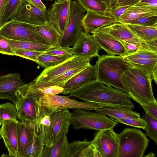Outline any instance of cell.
<instances>
[{
    "label": "cell",
    "instance_id": "1",
    "mask_svg": "<svg viewBox=\"0 0 157 157\" xmlns=\"http://www.w3.org/2000/svg\"><path fill=\"white\" fill-rule=\"evenodd\" d=\"M85 101L134 109L129 94L122 90L105 86L96 79L82 86L68 96Z\"/></svg>",
    "mask_w": 157,
    "mask_h": 157
},
{
    "label": "cell",
    "instance_id": "2",
    "mask_svg": "<svg viewBox=\"0 0 157 157\" xmlns=\"http://www.w3.org/2000/svg\"><path fill=\"white\" fill-rule=\"evenodd\" d=\"M120 80L131 98L140 105L155 99L151 85L152 79L140 70L129 67L121 74Z\"/></svg>",
    "mask_w": 157,
    "mask_h": 157
},
{
    "label": "cell",
    "instance_id": "3",
    "mask_svg": "<svg viewBox=\"0 0 157 157\" xmlns=\"http://www.w3.org/2000/svg\"><path fill=\"white\" fill-rule=\"evenodd\" d=\"M96 61V79L107 86L127 91L121 83L120 77L128 68L132 67L120 56L108 54L99 56Z\"/></svg>",
    "mask_w": 157,
    "mask_h": 157
},
{
    "label": "cell",
    "instance_id": "4",
    "mask_svg": "<svg viewBox=\"0 0 157 157\" xmlns=\"http://www.w3.org/2000/svg\"><path fill=\"white\" fill-rule=\"evenodd\" d=\"M116 157H142L149 141L141 130L125 128L119 134Z\"/></svg>",
    "mask_w": 157,
    "mask_h": 157
},
{
    "label": "cell",
    "instance_id": "5",
    "mask_svg": "<svg viewBox=\"0 0 157 157\" xmlns=\"http://www.w3.org/2000/svg\"><path fill=\"white\" fill-rule=\"evenodd\" d=\"M0 35L11 40L51 45L40 34L36 25L12 19L0 27Z\"/></svg>",
    "mask_w": 157,
    "mask_h": 157
},
{
    "label": "cell",
    "instance_id": "6",
    "mask_svg": "<svg viewBox=\"0 0 157 157\" xmlns=\"http://www.w3.org/2000/svg\"><path fill=\"white\" fill-rule=\"evenodd\" d=\"M71 124L75 130L87 129L99 131L113 128L118 124L100 113L81 109H75L71 113Z\"/></svg>",
    "mask_w": 157,
    "mask_h": 157
},
{
    "label": "cell",
    "instance_id": "7",
    "mask_svg": "<svg viewBox=\"0 0 157 157\" xmlns=\"http://www.w3.org/2000/svg\"><path fill=\"white\" fill-rule=\"evenodd\" d=\"M36 101L39 105L48 107L53 111L77 109L95 110L105 106H118L90 102L79 101L71 99L68 96H62L57 94H46L40 96L37 95Z\"/></svg>",
    "mask_w": 157,
    "mask_h": 157
},
{
    "label": "cell",
    "instance_id": "8",
    "mask_svg": "<svg viewBox=\"0 0 157 157\" xmlns=\"http://www.w3.org/2000/svg\"><path fill=\"white\" fill-rule=\"evenodd\" d=\"M122 57L132 67L140 70L157 84V51L140 49Z\"/></svg>",
    "mask_w": 157,
    "mask_h": 157
},
{
    "label": "cell",
    "instance_id": "9",
    "mask_svg": "<svg viewBox=\"0 0 157 157\" xmlns=\"http://www.w3.org/2000/svg\"><path fill=\"white\" fill-rule=\"evenodd\" d=\"M86 10L77 1H71L69 21L60 40V45L70 47L73 46L82 31V20Z\"/></svg>",
    "mask_w": 157,
    "mask_h": 157
},
{
    "label": "cell",
    "instance_id": "10",
    "mask_svg": "<svg viewBox=\"0 0 157 157\" xmlns=\"http://www.w3.org/2000/svg\"><path fill=\"white\" fill-rule=\"evenodd\" d=\"M90 59L73 56L65 61L54 66L44 69L32 82L36 87H41L47 82L62 75L69 69L82 65L90 64Z\"/></svg>",
    "mask_w": 157,
    "mask_h": 157
},
{
    "label": "cell",
    "instance_id": "11",
    "mask_svg": "<svg viewBox=\"0 0 157 157\" xmlns=\"http://www.w3.org/2000/svg\"><path fill=\"white\" fill-rule=\"evenodd\" d=\"M101 31L107 33L117 39L131 43L142 49L157 51V41L144 42L139 38L125 25L120 22L98 29L94 32Z\"/></svg>",
    "mask_w": 157,
    "mask_h": 157
},
{
    "label": "cell",
    "instance_id": "12",
    "mask_svg": "<svg viewBox=\"0 0 157 157\" xmlns=\"http://www.w3.org/2000/svg\"><path fill=\"white\" fill-rule=\"evenodd\" d=\"M53 111L48 107L40 106L37 103L36 118L34 126V133L48 147L53 145V138L52 124Z\"/></svg>",
    "mask_w": 157,
    "mask_h": 157
},
{
    "label": "cell",
    "instance_id": "13",
    "mask_svg": "<svg viewBox=\"0 0 157 157\" xmlns=\"http://www.w3.org/2000/svg\"><path fill=\"white\" fill-rule=\"evenodd\" d=\"M18 99L15 105L18 113L17 119L23 120L34 128L36 118L37 95L27 92L21 86L17 91Z\"/></svg>",
    "mask_w": 157,
    "mask_h": 157
},
{
    "label": "cell",
    "instance_id": "14",
    "mask_svg": "<svg viewBox=\"0 0 157 157\" xmlns=\"http://www.w3.org/2000/svg\"><path fill=\"white\" fill-rule=\"evenodd\" d=\"M91 141L100 157H116L119 141L113 128L98 131Z\"/></svg>",
    "mask_w": 157,
    "mask_h": 157
},
{
    "label": "cell",
    "instance_id": "15",
    "mask_svg": "<svg viewBox=\"0 0 157 157\" xmlns=\"http://www.w3.org/2000/svg\"><path fill=\"white\" fill-rule=\"evenodd\" d=\"M71 2V0H57L48 11L49 21L62 37L69 22Z\"/></svg>",
    "mask_w": 157,
    "mask_h": 157
},
{
    "label": "cell",
    "instance_id": "16",
    "mask_svg": "<svg viewBox=\"0 0 157 157\" xmlns=\"http://www.w3.org/2000/svg\"><path fill=\"white\" fill-rule=\"evenodd\" d=\"M12 19L35 25H43L49 21L48 11H43L25 0Z\"/></svg>",
    "mask_w": 157,
    "mask_h": 157
},
{
    "label": "cell",
    "instance_id": "17",
    "mask_svg": "<svg viewBox=\"0 0 157 157\" xmlns=\"http://www.w3.org/2000/svg\"><path fill=\"white\" fill-rule=\"evenodd\" d=\"M19 121L11 120L3 121L0 135L8 152V157H19L18 152Z\"/></svg>",
    "mask_w": 157,
    "mask_h": 157
},
{
    "label": "cell",
    "instance_id": "18",
    "mask_svg": "<svg viewBox=\"0 0 157 157\" xmlns=\"http://www.w3.org/2000/svg\"><path fill=\"white\" fill-rule=\"evenodd\" d=\"M71 49L73 56L89 59L98 57L102 49L92 35L83 31Z\"/></svg>",
    "mask_w": 157,
    "mask_h": 157
},
{
    "label": "cell",
    "instance_id": "19",
    "mask_svg": "<svg viewBox=\"0 0 157 157\" xmlns=\"http://www.w3.org/2000/svg\"><path fill=\"white\" fill-rule=\"evenodd\" d=\"M25 84L19 73L0 75V99H8L15 105L18 99L17 91Z\"/></svg>",
    "mask_w": 157,
    "mask_h": 157
},
{
    "label": "cell",
    "instance_id": "20",
    "mask_svg": "<svg viewBox=\"0 0 157 157\" xmlns=\"http://www.w3.org/2000/svg\"><path fill=\"white\" fill-rule=\"evenodd\" d=\"M97 68L96 64H89L77 73L64 84L62 93L69 95L74 90L86 83L96 79Z\"/></svg>",
    "mask_w": 157,
    "mask_h": 157
},
{
    "label": "cell",
    "instance_id": "21",
    "mask_svg": "<svg viewBox=\"0 0 157 157\" xmlns=\"http://www.w3.org/2000/svg\"><path fill=\"white\" fill-rule=\"evenodd\" d=\"M81 21V25L84 32L92 33L100 28L117 22L110 15L102 14L87 11Z\"/></svg>",
    "mask_w": 157,
    "mask_h": 157
},
{
    "label": "cell",
    "instance_id": "22",
    "mask_svg": "<svg viewBox=\"0 0 157 157\" xmlns=\"http://www.w3.org/2000/svg\"><path fill=\"white\" fill-rule=\"evenodd\" d=\"M91 34L100 47L107 54L121 56L125 55L126 51L121 43L110 34L101 31Z\"/></svg>",
    "mask_w": 157,
    "mask_h": 157
},
{
    "label": "cell",
    "instance_id": "23",
    "mask_svg": "<svg viewBox=\"0 0 157 157\" xmlns=\"http://www.w3.org/2000/svg\"><path fill=\"white\" fill-rule=\"evenodd\" d=\"M71 114L68 109L53 111L52 117L53 144L56 140L67 134L71 124Z\"/></svg>",
    "mask_w": 157,
    "mask_h": 157
},
{
    "label": "cell",
    "instance_id": "24",
    "mask_svg": "<svg viewBox=\"0 0 157 157\" xmlns=\"http://www.w3.org/2000/svg\"><path fill=\"white\" fill-rule=\"evenodd\" d=\"M67 157H100L91 141L85 138L83 140H76L69 143Z\"/></svg>",
    "mask_w": 157,
    "mask_h": 157
},
{
    "label": "cell",
    "instance_id": "25",
    "mask_svg": "<svg viewBox=\"0 0 157 157\" xmlns=\"http://www.w3.org/2000/svg\"><path fill=\"white\" fill-rule=\"evenodd\" d=\"M34 134L33 128L26 122L19 121L18 152L19 157H26L29 144Z\"/></svg>",
    "mask_w": 157,
    "mask_h": 157
},
{
    "label": "cell",
    "instance_id": "26",
    "mask_svg": "<svg viewBox=\"0 0 157 157\" xmlns=\"http://www.w3.org/2000/svg\"><path fill=\"white\" fill-rule=\"evenodd\" d=\"M150 15H157V7L136 6L135 4L126 10L121 17L119 22L125 24L134 19Z\"/></svg>",
    "mask_w": 157,
    "mask_h": 157
},
{
    "label": "cell",
    "instance_id": "27",
    "mask_svg": "<svg viewBox=\"0 0 157 157\" xmlns=\"http://www.w3.org/2000/svg\"><path fill=\"white\" fill-rule=\"evenodd\" d=\"M132 109L128 107L108 106L102 107L95 111L105 116L115 118L141 117L139 113L134 111Z\"/></svg>",
    "mask_w": 157,
    "mask_h": 157
},
{
    "label": "cell",
    "instance_id": "28",
    "mask_svg": "<svg viewBox=\"0 0 157 157\" xmlns=\"http://www.w3.org/2000/svg\"><path fill=\"white\" fill-rule=\"evenodd\" d=\"M125 24L142 40L147 42L157 41V26L149 27L128 24Z\"/></svg>",
    "mask_w": 157,
    "mask_h": 157
},
{
    "label": "cell",
    "instance_id": "29",
    "mask_svg": "<svg viewBox=\"0 0 157 157\" xmlns=\"http://www.w3.org/2000/svg\"><path fill=\"white\" fill-rule=\"evenodd\" d=\"M36 28L41 36L51 45L55 47H59L62 36L49 21L41 25H36Z\"/></svg>",
    "mask_w": 157,
    "mask_h": 157
},
{
    "label": "cell",
    "instance_id": "30",
    "mask_svg": "<svg viewBox=\"0 0 157 157\" xmlns=\"http://www.w3.org/2000/svg\"><path fill=\"white\" fill-rule=\"evenodd\" d=\"M89 64L83 65L69 69L62 75L46 83L41 87L51 86H58L63 87L67 81Z\"/></svg>",
    "mask_w": 157,
    "mask_h": 157
},
{
    "label": "cell",
    "instance_id": "31",
    "mask_svg": "<svg viewBox=\"0 0 157 157\" xmlns=\"http://www.w3.org/2000/svg\"><path fill=\"white\" fill-rule=\"evenodd\" d=\"M71 58L43 53L38 56L35 62L46 69L59 64Z\"/></svg>",
    "mask_w": 157,
    "mask_h": 157
},
{
    "label": "cell",
    "instance_id": "32",
    "mask_svg": "<svg viewBox=\"0 0 157 157\" xmlns=\"http://www.w3.org/2000/svg\"><path fill=\"white\" fill-rule=\"evenodd\" d=\"M8 40L10 47L12 48L45 51L55 47L52 45L41 44L30 41H17L9 39Z\"/></svg>",
    "mask_w": 157,
    "mask_h": 157
},
{
    "label": "cell",
    "instance_id": "33",
    "mask_svg": "<svg viewBox=\"0 0 157 157\" xmlns=\"http://www.w3.org/2000/svg\"><path fill=\"white\" fill-rule=\"evenodd\" d=\"M69 149L67 135L56 140L51 147L49 157H67Z\"/></svg>",
    "mask_w": 157,
    "mask_h": 157
},
{
    "label": "cell",
    "instance_id": "34",
    "mask_svg": "<svg viewBox=\"0 0 157 157\" xmlns=\"http://www.w3.org/2000/svg\"><path fill=\"white\" fill-rule=\"evenodd\" d=\"M21 87L27 92L33 93L38 96L46 94L56 95L62 93L63 88L58 86H51L43 87H36L32 82L25 84Z\"/></svg>",
    "mask_w": 157,
    "mask_h": 157
},
{
    "label": "cell",
    "instance_id": "35",
    "mask_svg": "<svg viewBox=\"0 0 157 157\" xmlns=\"http://www.w3.org/2000/svg\"><path fill=\"white\" fill-rule=\"evenodd\" d=\"M86 11L105 14L109 9L107 4L99 0H77Z\"/></svg>",
    "mask_w": 157,
    "mask_h": 157
},
{
    "label": "cell",
    "instance_id": "36",
    "mask_svg": "<svg viewBox=\"0 0 157 157\" xmlns=\"http://www.w3.org/2000/svg\"><path fill=\"white\" fill-rule=\"evenodd\" d=\"M46 146L40 138L34 132L28 146L26 157H43Z\"/></svg>",
    "mask_w": 157,
    "mask_h": 157
},
{
    "label": "cell",
    "instance_id": "37",
    "mask_svg": "<svg viewBox=\"0 0 157 157\" xmlns=\"http://www.w3.org/2000/svg\"><path fill=\"white\" fill-rule=\"evenodd\" d=\"M18 113L15 105L10 102L0 105V121L11 120L17 121Z\"/></svg>",
    "mask_w": 157,
    "mask_h": 157
},
{
    "label": "cell",
    "instance_id": "38",
    "mask_svg": "<svg viewBox=\"0 0 157 157\" xmlns=\"http://www.w3.org/2000/svg\"><path fill=\"white\" fill-rule=\"evenodd\" d=\"M143 118L145 121L147 126L144 129L146 135L157 144V119L151 116L149 113L145 112L143 116Z\"/></svg>",
    "mask_w": 157,
    "mask_h": 157
},
{
    "label": "cell",
    "instance_id": "39",
    "mask_svg": "<svg viewBox=\"0 0 157 157\" xmlns=\"http://www.w3.org/2000/svg\"><path fill=\"white\" fill-rule=\"evenodd\" d=\"M23 0H10L2 20L1 25L12 19Z\"/></svg>",
    "mask_w": 157,
    "mask_h": 157
},
{
    "label": "cell",
    "instance_id": "40",
    "mask_svg": "<svg viewBox=\"0 0 157 157\" xmlns=\"http://www.w3.org/2000/svg\"><path fill=\"white\" fill-rule=\"evenodd\" d=\"M127 24L149 27H156L157 15L141 17L129 21L125 24Z\"/></svg>",
    "mask_w": 157,
    "mask_h": 157
},
{
    "label": "cell",
    "instance_id": "41",
    "mask_svg": "<svg viewBox=\"0 0 157 157\" xmlns=\"http://www.w3.org/2000/svg\"><path fill=\"white\" fill-rule=\"evenodd\" d=\"M112 120L117 122L145 129L147 126L146 121L143 118L125 117L123 118H115L109 117Z\"/></svg>",
    "mask_w": 157,
    "mask_h": 157
},
{
    "label": "cell",
    "instance_id": "42",
    "mask_svg": "<svg viewBox=\"0 0 157 157\" xmlns=\"http://www.w3.org/2000/svg\"><path fill=\"white\" fill-rule=\"evenodd\" d=\"M14 56H19L22 58L35 61L37 57L39 54L44 53V51L30 50L12 48Z\"/></svg>",
    "mask_w": 157,
    "mask_h": 157
},
{
    "label": "cell",
    "instance_id": "43",
    "mask_svg": "<svg viewBox=\"0 0 157 157\" xmlns=\"http://www.w3.org/2000/svg\"><path fill=\"white\" fill-rule=\"evenodd\" d=\"M44 53L66 57H71L73 56L72 53L71 48L70 47L60 46L50 49Z\"/></svg>",
    "mask_w": 157,
    "mask_h": 157
},
{
    "label": "cell",
    "instance_id": "44",
    "mask_svg": "<svg viewBox=\"0 0 157 157\" xmlns=\"http://www.w3.org/2000/svg\"><path fill=\"white\" fill-rule=\"evenodd\" d=\"M133 5L111 7L108 10L106 14L114 18L117 22H119L121 17L128 8Z\"/></svg>",
    "mask_w": 157,
    "mask_h": 157
},
{
    "label": "cell",
    "instance_id": "45",
    "mask_svg": "<svg viewBox=\"0 0 157 157\" xmlns=\"http://www.w3.org/2000/svg\"><path fill=\"white\" fill-rule=\"evenodd\" d=\"M140 105L145 112H147L153 117L157 119V101L156 99Z\"/></svg>",
    "mask_w": 157,
    "mask_h": 157
},
{
    "label": "cell",
    "instance_id": "46",
    "mask_svg": "<svg viewBox=\"0 0 157 157\" xmlns=\"http://www.w3.org/2000/svg\"><path fill=\"white\" fill-rule=\"evenodd\" d=\"M0 53L14 56V54L11 50L8 39L0 35Z\"/></svg>",
    "mask_w": 157,
    "mask_h": 157
},
{
    "label": "cell",
    "instance_id": "47",
    "mask_svg": "<svg viewBox=\"0 0 157 157\" xmlns=\"http://www.w3.org/2000/svg\"><path fill=\"white\" fill-rule=\"evenodd\" d=\"M118 40L121 43L125 50L126 53L124 56L132 54L140 49H142L131 43L120 40Z\"/></svg>",
    "mask_w": 157,
    "mask_h": 157
},
{
    "label": "cell",
    "instance_id": "48",
    "mask_svg": "<svg viewBox=\"0 0 157 157\" xmlns=\"http://www.w3.org/2000/svg\"><path fill=\"white\" fill-rule=\"evenodd\" d=\"M43 11L47 10L46 7L41 0H25Z\"/></svg>",
    "mask_w": 157,
    "mask_h": 157
},
{
    "label": "cell",
    "instance_id": "49",
    "mask_svg": "<svg viewBox=\"0 0 157 157\" xmlns=\"http://www.w3.org/2000/svg\"><path fill=\"white\" fill-rule=\"evenodd\" d=\"M10 0H0V27L2 20Z\"/></svg>",
    "mask_w": 157,
    "mask_h": 157
},
{
    "label": "cell",
    "instance_id": "50",
    "mask_svg": "<svg viewBox=\"0 0 157 157\" xmlns=\"http://www.w3.org/2000/svg\"><path fill=\"white\" fill-rule=\"evenodd\" d=\"M135 5L157 7V0H142L135 4Z\"/></svg>",
    "mask_w": 157,
    "mask_h": 157
},
{
    "label": "cell",
    "instance_id": "51",
    "mask_svg": "<svg viewBox=\"0 0 157 157\" xmlns=\"http://www.w3.org/2000/svg\"><path fill=\"white\" fill-rule=\"evenodd\" d=\"M141 0H125L115 7L118 6H124L134 4Z\"/></svg>",
    "mask_w": 157,
    "mask_h": 157
},
{
    "label": "cell",
    "instance_id": "52",
    "mask_svg": "<svg viewBox=\"0 0 157 157\" xmlns=\"http://www.w3.org/2000/svg\"><path fill=\"white\" fill-rule=\"evenodd\" d=\"M117 0H107L106 3L109 8L113 6L117 3Z\"/></svg>",
    "mask_w": 157,
    "mask_h": 157
},
{
    "label": "cell",
    "instance_id": "53",
    "mask_svg": "<svg viewBox=\"0 0 157 157\" xmlns=\"http://www.w3.org/2000/svg\"><path fill=\"white\" fill-rule=\"evenodd\" d=\"M144 157H154L155 156V154L152 152H150L147 155H144Z\"/></svg>",
    "mask_w": 157,
    "mask_h": 157
},
{
    "label": "cell",
    "instance_id": "54",
    "mask_svg": "<svg viewBox=\"0 0 157 157\" xmlns=\"http://www.w3.org/2000/svg\"><path fill=\"white\" fill-rule=\"evenodd\" d=\"M125 0H117L116 3L113 7H115Z\"/></svg>",
    "mask_w": 157,
    "mask_h": 157
},
{
    "label": "cell",
    "instance_id": "55",
    "mask_svg": "<svg viewBox=\"0 0 157 157\" xmlns=\"http://www.w3.org/2000/svg\"><path fill=\"white\" fill-rule=\"evenodd\" d=\"M100 0L102 2H106V0Z\"/></svg>",
    "mask_w": 157,
    "mask_h": 157
},
{
    "label": "cell",
    "instance_id": "56",
    "mask_svg": "<svg viewBox=\"0 0 157 157\" xmlns=\"http://www.w3.org/2000/svg\"><path fill=\"white\" fill-rule=\"evenodd\" d=\"M1 124H2V122L0 121V126L1 125Z\"/></svg>",
    "mask_w": 157,
    "mask_h": 157
},
{
    "label": "cell",
    "instance_id": "57",
    "mask_svg": "<svg viewBox=\"0 0 157 157\" xmlns=\"http://www.w3.org/2000/svg\"><path fill=\"white\" fill-rule=\"evenodd\" d=\"M1 137H0V140H1Z\"/></svg>",
    "mask_w": 157,
    "mask_h": 157
},
{
    "label": "cell",
    "instance_id": "58",
    "mask_svg": "<svg viewBox=\"0 0 157 157\" xmlns=\"http://www.w3.org/2000/svg\"><path fill=\"white\" fill-rule=\"evenodd\" d=\"M48 1H52V0H48Z\"/></svg>",
    "mask_w": 157,
    "mask_h": 157
}]
</instances>
